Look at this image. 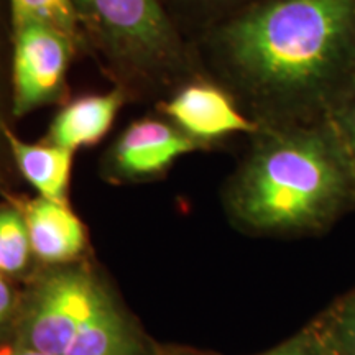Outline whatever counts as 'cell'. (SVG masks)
<instances>
[{"mask_svg": "<svg viewBox=\"0 0 355 355\" xmlns=\"http://www.w3.org/2000/svg\"><path fill=\"white\" fill-rule=\"evenodd\" d=\"M191 43L260 128L327 121L355 94V0H263Z\"/></svg>", "mask_w": 355, "mask_h": 355, "instance_id": "6da1fadb", "label": "cell"}, {"mask_svg": "<svg viewBox=\"0 0 355 355\" xmlns=\"http://www.w3.org/2000/svg\"><path fill=\"white\" fill-rule=\"evenodd\" d=\"M225 183L235 224L257 234L327 230L355 207V170L332 122L260 128Z\"/></svg>", "mask_w": 355, "mask_h": 355, "instance_id": "7a4b0ae2", "label": "cell"}, {"mask_svg": "<svg viewBox=\"0 0 355 355\" xmlns=\"http://www.w3.org/2000/svg\"><path fill=\"white\" fill-rule=\"evenodd\" d=\"M89 58L128 104L155 105L206 76L162 0H71Z\"/></svg>", "mask_w": 355, "mask_h": 355, "instance_id": "3957f363", "label": "cell"}, {"mask_svg": "<svg viewBox=\"0 0 355 355\" xmlns=\"http://www.w3.org/2000/svg\"><path fill=\"white\" fill-rule=\"evenodd\" d=\"M24 344L46 355H144L140 337L94 275L53 270L35 288Z\"/></svg>", "mask_w": 355, "mask_h": 355, "instance_id": "277c9868", "label": "cell"}, {"mask_svg": "<svg viewBox=\"0 0 355 355\" xmlns=\"http://www.w3.org/2000/svg\"><path fill=\"white\" fill-rule=\"evenodd\" d=\"M81 60L69 38L42 21L13 25L12 40V117H26L43 107L71 99L69 66Z\"/></svg>", "mask_w": 355, "mask_h": 355, "instance_id": "5b68a950", "label": "cell"}, {"mask_svg": "<svg viewBox=\"0 0 355 355\" xmlns=\"http://www.w3.org/2000/svg\"><path fill=\"white\" fill-rule=\"evenodd\" d=\"M202 150L163 115L128 123L105 150L101 175L112 184L144 183L165 176L178 158Z\"/></svg>", "mask_w": 355, "mask_h": 355, "instance_id": "8992f818", "label": "cell"}, {"mask_svg": "<svg viewBox=\"0 0 355 355\" xmlns=\"http://www.w3.org/2000/svg\"><path fill=\"white\" fill-rule=\"evenodd\" d=\"M153 110L202 150L229 137H250L260 130L227 89L209 76L191 79L158 102Z\"/></svg>", "mask_w": 355, "mask_h": 355, "instance_id": "52a82bcc", "label": "cell"}, {"mask_svg": "<svg viewBox=\"0 0 355 355\" xmlns=\"http://www.w3.org/2000/svg\"><path fill=\"white\" fill-rule=\"evenodd\" d=\"M123 105H128L127 97L115 87L107 92L71 96L53 115L43 140L74 153L91 148L105 139Z\"/></svg>", "mask_w": 355, "mask_h": 355, "instance_id": "ba28073f", "label": "cell"}, {"mask_svg": "<svg viewBox=\"0 0 355 355\" xmlns=\"http://www.w3.org/2000/svg\"><path fill=\"white\" fill-rule=\"evenodd\" d=\"M28 229L32 252L46 263H68L86 247V229L68 202L44 198L15 199Z\"/></svg>", "mask_w": 355, "mask_h": 355, "instance_id": "9c48e42d", "label": "cell"}, {"mask_svg": "<svg viewBox=\"0 0 355 355\" xmlns=\"http://www.w3.org/2000/svg\"><path fill=\"white\" fill-rule=\"evenodd\" d=\"M13 166L37 191L40 198L55 202H68L74 152L48 141H25L13 128L6 130Z\"/></svg>", "mask_w": 355, "mask_h": 355, "instance_id": "30bf717a", "label": "cell"}, {"mask_svg": "<svg viewBox=\"0 0 355 355\" xmlns=\"http://www.w3.org/2000/svg\"><path fill=\"white\" fill-rule=\"evenodd\" d=\"M168 15L189 42L263 0H162Z\"/></svg>", "mask_w": 355, "mask_h": 355, "instance_id": "8fae6325", "label": "cell"}, {"mask_svg": "<svg viewBox=\"0 0 355 355\" xmlns=\"http://www.w3.org/2000/svg\"><path fill=\"white\" fill-rule=\"evenodd\" d=\"M12 25L42 21L73 42L81 58H89L87 44L71 0H10Z\"/></svg>", "mask_w": 355, "mask_h": 355, "instance_id": "7c38bea8", "label": "cell"}, {"mask_svg": "<svg viewBox=\"0 0 355 355\" xmlns=\"http://www.w3.org/2000/svg\"><path fill=\"white\" fill-rule=\"evenodd\" d=\"M329 355H355V288L314 322Z\"/></svg>", "mask_w": 355, "mask_h": 355, "instance_id": "4fadbf2b", "label": "cell"}, {"mask_svg": "<svg viewBox=\"0 0 355 355\" xmlns=\"http://www.w3.org/2000/svg\"><path fill=\"white\" fill-rule=\"evenodd\" d=\"M28 229L24 214L15 204L0 206V272L19 273L28 263Z\"/></svg>", "mask_w": 355, "mask_h": 355, "instance_id": "5bb4252c", "label": "cell"}, {"mask_svg": "<svg viewBox=\"0 0 355 355\" xmlns=\"http://www.w3.org/2000/svg\"><path fill=\"white\" fill-rule=\"evenodd\" d=\"M12 40L13 25L10 0H0V158L10 157L6 130L10 128L12 117Z\"/></svg>", "mask_w": 355, "mask_h": 355, "instance_id": "9a60e30c", "label": "cell"}, {"mask_svg": "<svg viewBox=\"0 0 355 355\" xmlns=\"http://www.w3.org/2000/svg\"><path fill=\"white\" fill-rule=\"evenodd\" d=\"M259 355H329L326 347H324L321 337L316 326H309L293 336L291 339L285 340L283 344L277 345V347L266 350L263 354Z\"/></svg>", "mask_w": 355, "mask_h": 355, "instance_id": "2e32d148", "label": "cell"}, {"mask_svg": "<svg viewBox=\"0 0 355 355\" xmlns=\"http://www.w3.org/2000/svg\"><path fill=\"white\" fill-rule=\"evenodd\" d=\"M329 121L336 127L340 140L345 146L350 163L355 170V94L344 102L334 114L331 115Z\"/></svg>", "mask_w": 355, "mask_h": 355, "instance_id": "e0dca14e", "label": "cell"}, {"mask_svg": "<svg viewBox=\"0 0 355 355\" xmlns=\"http://www.w3.org/2000/svg\"><path fill=\"white\" fill-rule=\"evenodd\" d=\"M12 308V290L8 285L0 278V326L6 321Z\"/></svg>", "mask_w": 355, "mask_h": 355, "instance_id": "ac0fdd59", "label": "cell"}, {"mask_svg": "<svg viewBox=\"0 0 355 355\" xmlns=\"http://www.w3.org/2000/svg\"><path fill=\"white\" fill-rule=\"evenodd\" d=\"M0 355H46L40 350L30 347V345L21 344L19 347H12V349H3L0 350Z\"/></svg>", "mask_w": 355, "mask_h": 355, "instance_id": "d6986e66", "label": "cell"}]
</instances>
